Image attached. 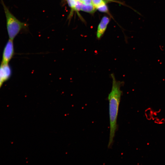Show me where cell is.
Instances as JSON below:
<instances>
[{"label":"cell","instance_id":"9c48e42d","mask_svg":"<svg viewBox=\"0 0 165 165\" xmlns=\"http://www.w3.org/2000/svg\"><path fill=\"white\" fill-rule=\"evenodd\" d=\"M96 9L101 12L107 13L108 11V7L106 4L98 7Z\"/></svg>","mask_w":165,"mask_h":165},{"label":"cell","instance_id":"8fae6325","mask_svg":"<svg viewBox=\"0 0 165 165\" xmlns=\"http://www.w3.org/2000/svg\"><path fill=\"white\" fill-rule=\"evenodd\" d=\"M79 0L83 3L86 0Z\"/></svg>","mask_w":165,"mask_h":165},{"label":"cell","instance_id":"5b68a950","mask_svg":"<svg viewBox=\"0 0 165 165\" xmlns=\"http://www.w3.org/2000/svg\"><path fill=\"white\" fill-rule=\"evenodd\" d=\"M109 21V19L106 16H104L100 23L97 32V38L99 39L103 35Z\"/></svg>","mask_w":165,"mask_h":165},{"label":"cell","instance_id":"8992f818","mask_svg":"<svg viewBox=\"0 0 165 165\" xmlns=\"http://www.w3.org/2000/svg\"><path fill=\"white\" fill-rule=\"evenodd\" d=\"M96 8L92 4L86 5L82 3L81 10L90 13H94Z\"/></svg>","mask_w":165,"mask_h":165},{"label":"cell","instance_id":"30bf717a","mask_svg":"<svg viewBox=\"0 0 165 165\" xmlns=\"http://www.w3.org/2000/svg\"><path fill=\"white\" fill-rule=\"evenodd\" d=\"M82 3L79 0L77 2L74 10L77 11L81 10Z\"/></svg>","mask_w":165,"mask_h":165},{"label":"cell","instance_id":"52a82bcc","mask_svg":"<svg viewBox=\"0 0 165 165\" xmlns=\"http://www.w3.org/2000/svg\"><path fill=\"white\" fill-rule=\"evenodd\" d=\"M92 4L96 8L101 5L106 4L104 0H91Z\"/></svg>","mask_w":165,"mask_h":165},{"label":"cell","instance_id":"7a4b0ae2","mask_svg":"<svg viewBox=\"0 0 165 165\" xmlns=\"http://www.w3.org/2000/svg\"><path fill=\"white\" fill-rule=\"evenodd\" d=\"M0 1L5 13L8 35L9 39L13 40L22 30L26 28L27 25L26 23L18 20L11 13L3 0H0Z\"/></svg>","mask_w":165,"mask_h":165},{"label":"cell","instance_id":"3957f363","mask_svg":"<svg viewBox=\"0 0 165 165\" xmlns=\"http://www.w3.org/2000/svg\"><path fill=\"white\" fill-rule=\"evenodd\" d=\"M14 54V46L13 40L9 39L6 43L3 51L2 64H9Z\"/></svg>","mask_w":165,"mask_h":165},{"label":"cell","instance_id":"6da1fadb","mask_svg":"<svg viewBox=\"0 0 165 165\" xmlns=\"http://www.w3.org/2000/svg\"><path fill=\"white\" fill-rule=\"evenodd\" d=\"M112 79L111 90L108 94L109 112L110 121V134L108 148H111L117 129V119L119 106L122 92L121 87L123 82L117 80L114 73L111 75Z\"/></svg>","mask_w":165,"mask_h":165},{"label":"cell","instance_id":"277c9868","mask_svg":"<svg viewBox=\"0 0 165 165\" xmlns=\"http://www.w3.org/2000/svg\"><path fill=\"white\" fill-rule=\"evenodd\" d=\"M12 70L9 64L1 63L0 65V89L3 83L11 77Z\"/></svg>","mask_w":165,"mask_h":165},{"label":"cell","instance_id":"ba28073f","mask_svg":"<svg viewBox=\"0 0 165 165\" xmlns=\"http://www.w3.org/2000/svg\"><path fill=\"white\" fill-rule=\"evenodd\" d=\"M79 0H67L69 6L72 10H74L75 7L77 2Z\"/></svg>","mask_w":165,"mask_h":165}]
</instances>
